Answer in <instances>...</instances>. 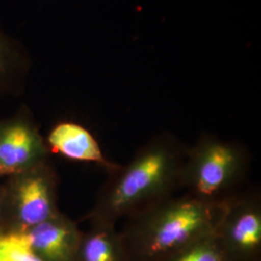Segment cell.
Here are the masks:
<instances>
[{"instance_id": "cell-1", "label": "cell", "mask_w": 261, "mask_h": 261, "mask_svg": "<svg viewBox=\"0 0 261 261\" xmlns=\"http://www.w3.org/2000/svg\"><path fill=\"white\" fill-rule=\"evenodd\" d=\"M187 150L171 136L149 140L126 166L111 172L91 213L94 224L114 225L173 196L181 188Z\"/></svg>"}, {"instance_id": "cell-2", "label": "cell", "mask_w": 261, "mask_h": 261, "mask_svg": "<svg viewBox=\"0 0 261 261\" xmlns=\"http://www.w3.org/2000/svg\"><path fill=\"white\" fill-rule=\"evenodd\" d=\"M228 199L208 201L188 194L169 196L127 218V234L143 256L169 257L190 244L217 233Z\"/></svg>"}, {"instance_id": "cell-3", "label": "cell", "mask_w": 261, "mask_h": 261, "mask_svg": "<svg viewBox=\"0 0 261 261\" xmlns=\"http://www.w3.org/2000/svg\"><path fill=\"white\" fill-rule=\"evenodd\" d=\"M247 155L234 142L204 136L187 150L181 188L202 200L223 201L242 179Z\"/></svg>"}, {"instance_id": "cell-4", "label": "cell", "mask_w": 261, "mask_h": 261, "mask_svg": "<svg viewBox=\"0 0 261 261\" xmlns=\"http://www.w3.org/2000/svg\"><path fill=\"white\" fill-rule=\"evenodd\" d=\"M218 238L228 253L250 255L261 244V203L257 195L231 196L220 224Z\"/></svg>"}, {"instance_id": "cell-5", "label": "cell", "mask_w": 261, "mask_h": 261, "mask_svg": "<svg viewBox=\"0 0 261 261\" xmlns=\"http://www.w3.org/2000/svg\"><path fill=\"white\" fill-rule=\"evenodd\" d=\"M45 154L37 132L21 118L0 130V176L35 166Z\"/></svg>"}, {"instance_id": "cell-6", "label": "cell", "mask_w": 261, "mask_h": 261, "mask_svg": "<svg viewBox=\"0 0 261 261\" xmlns=\"http://www.w3.org/2000/svg\"><path fill=\"white\" fill-rule=\"evenodd\" d=\"M24 234L31 249L44 261H72L79 250V232L61 215L28 228Z\"/></svg>"}, {"instance_id": "cell-7", "label": "cell", "mask_w": 261, "mask_h": 261, "mask_svg": "<svg viewBox=\"0 0 261 261\" xmlns=\"http://www.w3.org/2000/svg\"><path fill=\"white\" fill-rule=\"evenodd\" d=\"M16 208L19 224L25 229L58 214L55 205L53 184L47 173L40 169L19 183Z\"/></svg>"}, {"instance_id": "cell-8", "label": "cell", "mask_w": 261, "mask_h": 261, "mask_svg": "<svg viewBox=\"0 0 261 261\" xmlns=\"http://www.w3.org/2000/svg\"><path fill=\"white\" fill-rule=\"evenodd\" d=\"M47 141L54 152L75 161L97 163L107 168L110 173L120 167L105 158L97 140L79 124L63 122L56 125Z\"/></svg>"}, {"instance_id": "cell-9", "label": "cell", "mask_w": 261, "mask_h": 261, "mask_svg": "<svg viewBox=\"0 0 261 261\" xmlns=\"http://www.w3.org/2000/svg\"><path fill=\"white\" fill-rule=\"evenodd\" d=\"M79 249L81 261H122L121 239L114 225L95 224Z\"/></svg>"}, {"instance_id": "cell-10", "label": "cell", "mask_w": 261, "mask_h": 261, "mask_svg": "<svg viewBox=\"0 0 261 261\" xmlns=\"http://www.w3.org/2000/svg\"><path fill=\"white\" fill-rule=\"evenodd\" d=\"M29 64L25 47L18 39L0 28V90L9 87Z\"/></svg>"}, {"instance_id": "cell-11", "label": "cell", "mask_w": 261, "mask_h": 261, "mask_svg": "<svg viewBox=\"0 0 261 261\" xmlns=\"http://www.w3.org/2000/svg\"><path fill=\"white\" fill-rule=\"evenodd\" d=\"M168 261H227L217 233L190 244L168 257Z\"/></svg>"}, {"instance_id": "cell-12", "label": "cell", "mask_w": 261, "mask_h": 261, "mask_svg": "<svg viewBox=\"0 0 261 261\" xmlns=\"http://www.w3.org/2000/svg\"><path fill=\"white\" fill-rule=\"evenodd\" d=\"M0 261H44L31 249L24 233L0 236Z\"/></svg>"}]
</instances>
